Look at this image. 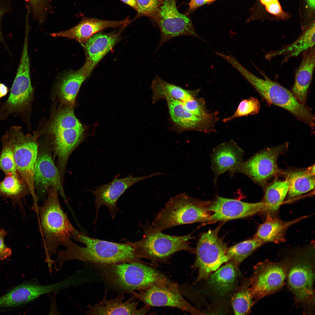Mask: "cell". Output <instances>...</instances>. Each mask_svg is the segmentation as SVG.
<instances>
[{
  "mask_svg": "<svg viewBox=\"0 0 315 315\" xmlns=\"http://www.w3.org/2000/svg\"><path fill=\"white\" fill-rule=\"evenodd\" d=\"M94 265L105 282L121 293H130L151 286L174 282L146 264L124 262Z\"/></svg>",
  "mask_w": 315,
  "mask_h": 315,
  "instance_id": "cell-3",
  "label": "cell"
},
{
  "mask_svg": "<svg viewBox=\"0 0 315 315\" xmlns=\"http://www.w3.org/2000/svg\"><path fill=\"white\" fill-rule=\"evenodd\" d=\"M164 173L157 172L148 176L134 177L129 176L122 178H116L110 182L90 190L95 197L96 216L94 221L96 223L99 209L102 206L108 208L112 218L120 211L117 205L118 199L128 188L134 184L147 178Z\"/></svg>",
  "mask_w": 315,
  "mask_h": 315,
  "instance_id": "cell-16",
  "label": "cell"
},
{
  "mask_svg": "<svg viewBox=\"0 0 315 315\" xmlns=\"http://www.w3.org/2000/svg\"><path fill=\"white\" fill-rule=\"evenodd\" d=\"M124 294L107 299L105 293L102 300L93 305L89 304L88 310L84 312L88 315H138L145 314L149 311L150 307L145 305L138 308L139 302L134 300L133 296L125 300Z\"/></svg>",
  "mask_w": 315,
  "mask_h": 315,
  "instance_id": "cell-22",
  "label": "cell"
},
{
  "mask_svg": "<svg viewBox=\"0 0 315 315\" xmlns=\"http://www.w3.org/2000/svg\"><path fill=\"white\" fill-rule=\"evenodd\" d=\"M265 208L266 204L262 201L248 203L217 195L208 204V209L213 214L206 221H225L246 218L265 211Z\"/></svg>",
  "mask_w": 315,
  "mask_h": 315,
  "instance_id": "cell-17",
  "label": "cell"
},
{
  "mask_svg": "<svg viewBox=\"0 0 315 315\" xmlns=\"http://www.w3.org/2000/svg\"><path fill=\"white\" fill-rule=\"evenodd\" d=\"M71 238L85 245L78 246L71 239L64 246L65 250L58 251L55 263L62 268L64 263L77 260L96 264H109L124 262L147 264L135 253L130 241L123 239V243H117L90 237L76 229Z\"/></svg>",
  "mask_w": 315,
  "mask_h": 315,
  "instance_id": "cell-1",
  "label": "cell"
},
{
  "mask_svg": "<svg viewBox=\"0 0 315 315\" xmlns=\"http://www.w3.org/2000/svg\"><path fill=\"white\" fill-rule=\"evenodd\" d=\"M304 216L292 220L285 221L273 217L267 213L265 221L260 224L253 237L262 242L279 244L286 241L287 230L293 225L308 217Z\"/></svg>",
  "mask_w": 315,
  "mask_h": 315,
  "instance_id": "cell-25",
  "label": "cell"
},
{
  "mask_svg": "<svg viewBox=\"0 0 315 315\" xmlns=\"http://www.w3.org/2000/svg\"><path fill=\"white\" fill-rule=\"evenodd\" d=\"M264 244L262 241L253 237L228 248L227 254L229 261L238 265L256 249Z\"/></svg>",
  "mask_w": 315,
  "mask_h": 315,
  "instance_id": "cell-34",
  "label": "cell"
},
{
  "mask_svg": "<svg viewBox=\"0 0 315 315\" xmlns=\"http://www.w3.org/2000/svg\"><path fill=\"white\" fill-rule=\"evenodd\" d=\"M315 66V46L303 53L301 63L296 71L291 92L300 103L305 104Z\"/></svg>",
  "mask_w": 315,
  "mask_h": 315,
  "instance_id": "cell-24",
  "label": "cell"
},
{
  "mask_svg": "<svg viewBox=\"0 0 315 315\" xmlns=\"http://www.w3.org/2000/svg\"><path fill=\"white\" fill-rule=\"evenodd\" d=\"M235 68L247 80L267 103L287 110L298 120L314 128L315 117L311 110L300 103L291 91L274 81L260 71L264 79L261 78L244 67L239 62L234 65Z\"/></svg>",
  "mask_w": 315,
  "mask_h": 315,
  "instance_id": "cell-5",
  "label": "cell"
},
{
  "mask_svg": "<svg viewBox=\"0 0 315 315\" xmlns=\"http://www.w3.org/2000/svg\"><path fill=\"white\" fill-rule=\"evenodd\" d=\"M260 104L258 100L253 97L242 101L232 115L224 118L223 122L227 123L235 118L256 114L259 112Z\"/></svg>",
  "mask_w": 315,
  "mask_h": 315,
  "instance_id": "cell-37",
  "label": "cell"
},
{
  "mask_svg": "<svg viewBox=\"0 0 315 315\" xmlns=\"http://www.w3.org/2000/svg\"><path fill=\"white\" fill-rule=\"evenodd\" d=\"M208 203L181 193L169 199L155 215L151 226L162 231L181 225L206 221L211 215L206 206Z\"/></svg>",
  "mask_w": 315,
  "mask_h": 315,
  "instance_id": "cell-6",
  "label": "cell"
},
{
  "mask_svg": "<svg viewBox=\"0 0 315 315\" xmlns=\"http://www.w3.org/2000/svg\"><path fill=\"white\" fill-rule=\"evenodd\" d=\"M312 248L296 252L284 260L286 279L296 302L302 305L312 304L314 300V252Z\"/></svg>",
  "mask_w": 315,
  "mask_h": 315,
  "instance_id": "cell-8",
  "label": "cell"
},
{
  "mask_svg": "<svg viewBox=\"0 0 315 315\" xmlns=\"http://www.w3.org/2000/svg\"><path fill=\"white\" fill-rule=\"evenodd\" d=\"M85 130L72 107L61 110L51 122L49 131L53 137L54 151L61 175H63L70 155L83 140Z\"/></svg>",
  "mask_w": 315,
  "mask_h": 315,
  "instance_id": "cell-7",
  "label": "cell"
},
{
  "mask_svg": "<svg viewBox=\"0 0 315 315\" xmlns=\"http://www.w3.org/2000/svg\"><path fill=\"white\" fill-rule=\"evenodd\" d=\"M139 226L144 232L143 238L135 242L130 241V243L136 254L141 259L149 260L150 266L153 268L167 263L170 257L178 251L195 253L190 245V240L194 238L191 233L183 236L164 234L152 228L147 221L145 224L139 222Z\"/></svg>",
  "mask_w": 315,
  "mask_h": 315,
  "instance_id": "cell-4",
  "label": "cell"
},
{
  "mask_svg": "<svg viewBox=\"0 0 315 315\" xmlns=\"http://www.w3.org/2000/svg\"><path fill=\"white\" fill-rule=\"evenodd\" d=\"M33 90L30 79L28 43L25 42L10 95L1 110H2L4 117L22 111L30 101Z\"/></svg>",
  "mask_w": 315,
  "mask_h": 315,
  "instance_id": "cell-15",
  "label": "cell"
},
{
  "mask_svg": "<svg viewBox=\"0 0 315 315\" xmlns=\"http://www.w3.org/2000/svg\"><path fill=\"white\" fill-rule=\"evenodd\" d=\"M5 134L12 146L14 161L17 171L26 183L34 203L37 202L35 190L34 175L38 156V144L35 135L24 134L21 127H11Z\"/></svg>",
  "mask_w": 315,
  "mask_h": 315,
  "instance_id": "cell-9",
  "label": "cell"
},
{
  "mask_svg": "<svg viewBox=\"0 0 315 315\" xmlns=\"http://www.w3.org/2000/svg\"><path fill=\"white\" fill-rule=\"evenodd\" d=\"M122 2L132 7L136 11L137 10V5L136 0H120Z\"/></svg>",
  "mask_w": 315,
  "mask_h": 315,
  "instance_id": "cell-45",
  "label": "cell"
},
{
  "mask_svg": "<svg viewBox=\"0 0 315 315\" xmlns=\"http://www.w3.org/2000/svg\"><path fill=\"white\" fill-rule=\"evenodd\" d=\"M91 72L84 64L77 70L64 73L57 85L58 95L61 100L69 104L74 103L82 84Z\"/></svg>",
  "mask_w": 315,
  "mask_h": 315,
  "instance_id": "cell-27",
  "label": "cell"
},
{
  "mask_svg": "<svg viewBox=\"0 0 315 315\" xmlns=\"http://www.w3.org/2000/svg\"><path fill=\"white\" fill-rule=\"evenodd\" d=\"M218 227L202 234L197 243L196 258L192 266L198 274L194 284L207 279L210 274L230 260L227 254L228 247L218 236Z\"/></svg>",
  "mask_w": 315,
  "mask_h": 315,
  "instance_id": "cell-10",
  "label": "cell"
},
{
  "mask_svg": "<svg viewBox=\"0 0 315 315\" xmlns=\"http://www.w3.org/2000/svg\"><path fill=\"white\" fill-rule=\"evenodd\" d=\"M177 0H163L154 20L159 27L161 39L158 49L169 40L178 36H190L208 43L197 34L190 19L177 8Z\"/></svg>",
  "mask_w": 315,
  "mask_h": 315,
  "instance_id": "cell-11",
  "label": "cell"
},
{
  "mask_svg": "<svg viewBox=\"0 0 315 315\" xmlns=\"http://www.w3.org/2000/svg\"><path fill=\"white\" fill-rule=\"evenodd\" d=\"M0 154V169L5 174H19L15 163L11 143L5 134L2 138Z\"/></svg>",
  "mask_w": 315,
  "mask_h": 315,
  "instance_id": "cell-36",
  "label": "cell"
},
{
  "mask_svg": "<svg viewBox=\"0 0 315 315\" xmlns=\"http://www.w3.org/2000/svg\"><path fill=\"white\" fill-rule=\"evenodd\" d=\"M135 298L149 307H169L179 309L191 314H203L183 297L175 282L167 284L154 285L130 293Z\"/></svg>",
  "mask_w": 315,
  "mask_h": 315,
  "instance_id": "cell-14",
  "label": "cell"
},
{
  "mask_svg": "<svg viewBox=\"0 0 315 315\" xmlns=\"http://www.w3.org/2000/svg\"><path fill=\"white\" fill-rule=\"evenodd\" d=\"M124 28L109 33L99 32L92 35L82 45L85 55V63L92 72L121 39V35Z\"/></svg>",
  "mask_w": 315,
  "mask_h": 315,
  "instance_id": "cell-23",
  "label": "cell"
},
{
  "mask_svg": "<svg viewBox=\"0 0 315 315\" xmlns=\"http://www.w3.org/2000/svg\"><path fill=\"white\" fill-rule=\"evenodd\" d=\"M287 146V144H284L257 153L241 163L236 168L235 173H242L256 183L265 185L270 179L281 173L277 161Z\"/></svg>",
  "mask_w": 315,
  "mask_h": 315,
  "instance_id": "cell-13",
  "label": "cell"
},
{
  "mask_svg": "<svg viewBox=\"0 0 315 315\" xmlns=\"http://www.w3.org/2000/svg\"><path fill=\"white\" fill-rule=\"evenodd\" d=\"M206 3L205 0H191L188 4V13L192 12Z\"/></svg>",
  "mask_w": 315,
  "mask_h": 315,
  "instance_id": "cell-43",
  "label": "cell"
},
{
  "mask_svg": "<svg viewBox=\"0 0 315 315\" xmlns=\"http://www.w3.org/2000/svg\"><path fill=\"white\" fill-rule=\"evenodd\" d=\"M0 181V197L9 198L24 211L22 199L30 193L29 188L19 174H8Z\"/></svg>",
  "mask_w": 315,
  "mask_h": 315,
  "instance_id": "cell-30",
  "label": "cell"
},
{
  "mask_svg": "<svg viewBox=\"0 0 315 315\" xmlns=\"http://www.w3.org/2000/svg\"><path fill=\"white\" fill-rule=\"evenodd\" d=\"M151 88L154 102L161 99L168 98L182 102L187 101L196 97L200 90V88L194 90L184 89L165 81L158 75L153 80Z\"/></svg>",
  "mask_w": 315,
  "mask_h": 315,
  "instance_id": "cell-29",
  "label": "cell"
},
{
  "mask_svg": "<svg viewBox=\"0 0 315 315\" xmlns=\"http://www.w3.org/2000/svg\"><path fill=\"white\" fill-rule=\"evenodd\" d=\"M166 100L171 118L180 128L206 134L217 131L216 124L219 118L218 112H213L207 117H198L186 109L182 101L172 98H167Z\"/></svg>",
  "mask_w": 315,
  "mask_h": 315,
  "instance_id": "cell-18",
  "label": "cell"
},
{
  "mask_svg": "<svg viewBox=\"0 0 315 315\" xmlns=\"http://www.w3.org/2000/svg\"><path fill=\"white\" fill-rule=\"evenodd\" d=\"M289 187L288 178L283 181L275 179L266 188L263 200L265 211L271 213L279 208L287 195Z\"/></svg>",
  "mask_w": 315,
  "mask_h": 315,
  "instance_id": "cell-32",
  "label": "cell"
},
{
  "mask_svg": "<svg viewBox=\"0 0 315 315\" xmlns=\"http://www.w3.org/2000/svg\"><path fill=\"white\" fill-rule=\"evenodd\" d=\"M182 102L185 108L197 117L200 118L207 117L213 112L207 109L206 100L204 98L196 97L190 100Z\"/></svg>",
  "mask_w": 315,
  "mask_h": 315,
  "instance_id": "cell-38",
  "label": "cell"
},
{
  "mask_svg": "<svg viewBox=\"0 0 315 315\" xmlns=\"http://www.w3.org/2000/svg\"><path fill=\"white\" fill-rule=\"evenodd\" d=\"M228 262L211 273L207 278L210 286L222 296L233 289L239 275L238 265L232 261Z\"/></svg>",
  "mask_w": 315,
  "mask_h": 315,
  "instance_id": "cell-28",
  "label": "cell"
},
{
  "mask_svg": "<svg viewBox=\"0 0 315 315\" xmlns=\"http://www.w3.org/2000/svg\"><path fill=\"white\" fill-rule=\"evenodd\" d=\"M260 0L269 13L282 19L287 17V15L283 10L278 0Z\"/></svg>",
  "mask_w": 315,
  "mask_h": 315,
  "instance_id": "cell-41",
  "label": "cell"
},
{
  "mask_svg": "<svg viewBox=\"0 0 315 315\" xmlns=\"http://www.w3.org/2000/svg\"><path fill=\"white\" fill-rule=\"evenodd\" d=\"M131 22L129 18L111 21L85 18L75 26L65 31L50 34L55 37H65L78 41L82 45L92 35L108 28H125Z\"/></svg>",
  "mask_w": 315,
  "mask_h": 315,
  "instance_id": "cell-20",
  "label": "cell"
},
{
  "mask_svg": "<svg viewBox=\"0 0 315 315\" xmlns=\"http://www.w3.org/2000/svg\"><path fill=\"white\" fill-rule=\"evenodd\" d=\"M215 0H205L206 3L211 2Z\"/></svg>",
  "mask_w": 315,
  "mask_h": 315,
  "instance_id": "cell-48",
  "label": "cell"
},
{
  "mask_svg": "<svg viewBox=\"0 0 315 315\" xmlns=\"http://www.w3.org/2000/svg\"><path fill=\"white\" fill-rule=\"evenodd\" d=\"M308 8L311 10L315 9V0H306Z\"/></svg>",
  "mask_w": 315,
  "mask_h": 315,
  "instance_id": "cell-47",
  "label": "cell"
},
{
  "mask_svg": "<svg viewBox=\"0 0 315 315\" xmlns=\"http://www.w3.org/2000/svg\"><path fill=\"white\" fill-rule=\"evenodd\" d=\"M33 301L29 282L20 285L0 297V308L20 306Z\"/></svg>",
  "mask_w": 315,
  "mask_h": 315,
  "instance_id": "cell-33",
  "label": "cell"
},
{
  "mask_svg": "<svg viewBox=\"0 0 315 315\" xmlns=\"http://www.w3.org/2000/svg\"><path fill=\"white\" fill-rule=\"evenodd\" d=\"M287 178L289 187L287 195L289 198H294L307 193L314 188L315 166L305 170L292 172Z\"/></svg>",
  "mask_w": 315,
  "mask_h": 315,
  "instance_id": "cell-31",
  "label": "cell"
},
{
  "mask_svg": "<svg viewBox=\"0 0 315 315\" xmlns=\"http://www.w3.org/2000/svg\"><path fill=\"white\" fill-rule=\"evenodd\" d=\"M249 280L235 293L231 304L235 315H246L250 313L254 302L249 288Z\"/></svg>",
  "mask_w": 315,
  "mask_h": 315,
  "instance_id": "cell-35",
  "label": "cell"
},
{
  "mask_svg": "<svg viewBox=\"0 0 315 315\" xmlns=\"http://www.w3.org/2000/svg\"><path fill=\"white\" fill-rule=\"evenodd\" d=\"M58 193L54 188H50L47 198L37 209L46 256L45 262L49 270L52 268V256L57 252L60 245L64 246L71 239L76 229L61 207Z\"/></svg>",
  "mask_w": 315,
  "mask_h": 315,
  "instance_id": "cell-2",
  "label": "cell"
},
{
  "mask_svg": "<svg viewBox=\"0 0 315 315\" xmlns=\"http://www.w3.org/2000/svg\"><path fill=\"white\" fill-rule=\"evenodd\" d=\"M244 155L243 150L233 140L221 143L213 149L211 168L215 185L218 177L226 172H229L231 176H233L237 167L243 161Z\"/></svg>",
  "mask_w": 315,
  "mask_h": 315,
  "instance_id": "cell-19",
  "label": "cell"
},
{
  "mask_svg": "<svg viewBox=\"0 0 315 315\" xmlns=\"http://www.w3.org/2000/svg\"><path fill=\"white\" fill-rule=\"evenodd\" d=\"M8 232L4 229L0 230V259H5L12 254L11 250L5 244L4 239Z\"/></svg>",
  "mask_w": 315,
  "mask_h": 315,
  "instance_id": "cell-42",
  "label": "cell"
},
{
  "mask_svg": "<svg viewBox=\"0 0 315 315\" xmlns=\"http://www.w3.org/2000/svg\"><path fill=\"white\" fill-rule=\"evenodd\" d=\"M137 5L136 17L146 16L154 19L163 0H136Z\"/></svg>",
  "mask_w": 315,
  "mask_h": 315,
  "instance_id": "cell-39",
  "label": "cell"
},
{
  "mask_svg": "<svg viewBox=\"0 0 315 315\" xmlns=\"http://www.w3.org/2000/svg\"><path fill=\"white\" fill-rule=\"evenodd\" d=\"M59 170L50 153L43 150L38 154L34 171V186L43 192L52 187L57 190L63 197L65 194Z\"/></svg>",
  "mask_w": 315,
  "mask_h": 315,
  "instance_id": "cell-21",
  "label": "cell"
},
{
  "mask_svg": "<svg viewBox=\"0 0 315 315\" xmlns=\"http://www.w3.org/2000/svg\"><path fill=\"white\" fill-rule=\"evenodd\" d=\"M27 0L30 5L35 17L40 22H43L46 14L47 0Z\"/></svg>",
  "mask_w": 315,
  "mask_h": 315,
  "instance_id": "cell-40",
  "label": "cell"
},
{
  "mask_svg": "<svg viewBox=\"0 0 315 315\" xmlns=\"http://www.w3.org/2000/svg\"><path fill=\"white\" fill-rule=\"evenodd\" d=\"M7 0H0V24L1 19L4 15L8 12L9 5H8Z\"/></svg>",
  "mask_w": 315,
  "mask_h": 315,
  "instance_id": "cell-44",
  "label": "cell"
},
{
  "mask_svg": "<svg viewBox=\"0 0 315 315\" xmlns=\"http://www.w3.org/2000/svg\"><path fill=\"white\" fill-rule=\"evenodd\" d=\"M315 22L308 26L293 42L284 45L280 48L267 52L265 58L267 60L276 56H283L282 63L287 62L290 58L297 57L314 46Z\"/></svg>",
  "mask_w": 315,
  "mask_h": 315,
  "instance_id": "cell-26",
  "label": "cell"
},
{
  "mask_svg": "<svg viewBox=\"0 0 315 315\" xmlns=\"http://www.w3.org/2000/svg\"><path fill=\"white\" fill-rule=\"evenodd\" d=\"M8 92V88L4 84L0 83V99L6 95Z\"/></svg>",
  "mask_w": 315,
  "mask_h": 315,
  "instance_id": "cell-46",
  "label": "cell"
},
{
  "mask_svg": "<svg viewBox=\"0 0 315 315\" xmlns=\"http://www.w3.org/2000/svg\"><path fill=\"white\" fill-rule=\"evenodd\" d=\"M286 276L284 260L274 262L266 260L256 265L248 282L254 303L279 290L284 284Z\"/></svg>",
  "mask_w": 315,
  "mask_h": 315,
  "instance_id": "cell-12",
  "label": "cell"
}]
</instances>
